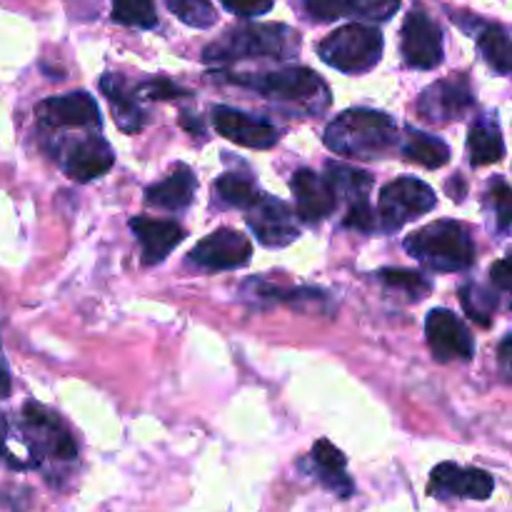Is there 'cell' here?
Wrapping results in <instances>:
<instances>
[{"mask_svg":"<svg viewBox=\"0 0 512 512\" xmlns=\"http://www.w3.org/2000/svg\"><path fill=\"white\" fill-rule=\"evenodd\" d=\"M495 490V480L488 470L460 468L455 463H440L430 473L428 493L438 500H488Z\"/></svg>","mask_w":512,"mask_h":512,"instance_id":"obj_15","label":"cell"},{"mask_svg":"<svg viewBox=\"0 0 512 512\" xmlns=\"http://www.w3.org/2000/svg\"><path fill=\"white\" fill-rule=\"evenodd\" d=\"M138 98L145 100H173V98H190V90L178 85L175 80L168 78H153V80H145L135 88Z\"/></svg>","mask_w":512,"mask_h":512,"instance_id":"obj_35","label":"cell"},{"mask_svg":"<svg viewBox=\"0 0 512 512\" xmlns=\"http://www.w3.org/2000/svg\"><path fill=\"white\" fill-rule=\"evenodd\" d=\"M0 458L15 470L35 468L33 458L28 453V445H25L23 435H20V428L10 423L5 413H0Z\"/></svg>","mask_w":512,"mask_h":512,"instance_id":"obj_28","label":"cell"},{"mask_svg":"<svg viewBox=\"0 0 512 512\" xmlns=\"http://www.w3.org/2000/svg\"><path fill=\"white\" fill-rule=\"evenodd\" d=\"M38 125L45 133L58 130H100L98 103L88 93L55 95L38 105Z\"/></svg>","mask_w":512,"mask_h":512,"instance_id":"obj_11","label":"cell"},{"mask_svg":"<svg viewBox=\"0 0 512 512\" xmlns=\"http://www.w3.org/2000/svg\"><path fill=\"white\" fill-rule=\"evenodd\" d=\"M488 205L493 208L495 223H498L500 233H508L512 223V193L510 185L503 178L493 180V188L488 193Z\"/></svg>","mask_w":512,"mask_h":512,"instance_id":"obj_33","label":"cell"},{"mask_svg":"<svg viewBox=\"0 0 512 512\" xmlns=\"http://www.w3.org/2000/svg\"><path fill=\"white\" fill-rule=\"evenodd\" d=\"M468 153L473 165H490L505 158V140L495 115H483L470 128Z\"/></svg>","mask_w":512,"mask_h":512,"instance_id":"obj_23","label":"cell"},{"mask_svg":"<svg viewBox=\"0 0 512 512\" xmlns=\"http://www.w3.org/2000/svg\"><path fill=\"white\" fill-rule=\"evenodd\" d=\"M460 303H463L465 313H468L470 320H475L478 325L488 328L493 315L498 313V293L495 290L483 288L478 283H468L460 288Z\"/></svg>","mask_w":512,"mask_h":512,"instance_id":"obj_27","label":"cell"},{"mask_svg":"<svg viewBox=\"0 0 512 512\" xmlns=\"http://www.w3.org/2000/svg\"><path fill=\"white\" fill-rule=\"evenodd\" d=\"M300 3H303L305 13L320 23H328V20L348 13V0H300Z\"/></svg>","mask_w":512,"mask_h":512,"instance_id":"obj_36","label":"cell"},{"mask_svg":"<svg viewBox=\"0 0 512 512\" xmlns=\"http://www.w3.org/2000/svg\"><path fill=\"white\" fill-rule=\"evenodd\" d=\"M250 255H253V245L238 230H215V233L205 235L193 250H190V263L198 265L200 270H210V273H220V270H235L248 265Z\"/></svg>","mask_w":512,"mask_h":512,"instance_id":"obj_13","label":"cell"},{"mask_svg":"<svg viewBox=\"0 0 512 512\" xmlns=\"http://www.w3.org/2000/svg\"><path fill=\"white\" fill-rule=\"evenodd\" d=\"M438 205V195L430 185H425L423 180L403 178L393 180L383 188L378 200V228L383 233H395L403 225H408L410 220L420 218V215L430 213V210Z\"/></svg>","mask_w":512,"mask_h":512,"instance_id":"obj_9","label":"cell"},{"mask_svg":"<svg viewBox=\"0 0 512 512\" xmlns=\"http://www.w3.org/2000/svg\"><path fill=\"white\" fill-rule=\"evenodd\" d=\"M215 193L223 200L225 205H233V208L250 210L260 198H263V190L258 188L253 175H240V173H225L215 180Z\"/></svg>","mask_w":512,"mask_h":512,"instance_id":"obj_25","label":"cell"},{"mask_svg":"<svg viewBox=\"0 0 512 512\" xmlns=\"http://www.w3.org/2000/svg\"><path fill=\"white\" fill-rule=\"evenodd\" d=\"M195 190H198V178L193 170L188 165H175L160 183L145 190V203L160 210H170V213H183L193 203Z\"/></svg>","mask_w":512,"mask_h":512,"instance_id":"obj_22","label":"cell"},{"mask_svg":"<svg viewBox=\"0 0 512 512\" xmlns=\"http://www.w3.org/2000/svg\"><path fill=\"white\" fill-rule=\"evenodd\" d=\"M245 290H250V298L253 300H268V303H285V305H298L303 300L313 303V300H325L328 295L323 290L315 288H278V285H270L265 280H250L245 285Z\"/></svg>","mask_w":512,"mask_h":512,"instance_id":"obj_29","label":"cell"},{"mask_svg":"<svg viewBox=\"0 0 512 512\" xmlns=\"http://www.w3.org/2000/svg\"><path fill=\"white\" fill-rule=\"evenodd\" d=\"M318 55L340 73L363 75L383 58V33L373 25H343L318 45Z\"/></svg>","mask_w":512,"mask_h":512,"instance_id":"obj_5","label":"cell"},{"mask_svg":"<svg viewBox=\"0 0 512 512\" xmlns=\"http://www.w3.org/2000/svg\"><path fill=\"white\" fill-rule=\"evenodd\" d=\"M405 253L435 273H463L475 265V243L458 220H435L405 238Z\"/></svg>","mask_w":512,"mask_h":512,"instance_id":"obj_4","label":"cell"},{"mask_svg":"<svg viewBox=\"0 0 512 512\" xmlns=\"http://www.w3.org/2000/svg\"><path fill=\"white\" fill-rule=\"evenodd\" d=\"M248 213L250 230L265 248H285V245L295 243L300 238V228L293 218V210L283 200L263 195Z\"/></svg>","mask_w":512,"mask_h":512,"instance_id":"obj_16","label":"cell"},{"mask_svg":"<svg viewBox=\"0 0 512 512\" xmlns=\"http://www.w3.org/2000/svg\"><path fill=\"white\" fill-rule=\"evenodd\" d=\"M290 188L295 193V210H298V218L303 223H323L338 208L323 175H315L313 170L300 168L290 180Z\"/></svg>","mask_w":512,"mask_h":512,"instance_id":"obj_20","label":"cell"},{"mask_svg":"<svg viewBox=\"0 0 512 512\" xmlns=\"http://www.w3.org/2000/svg\"><path fill=\"white\" fill-rule=\"evenodd\" d=\"M473 108V88L465 75L443 78L425 88L415 103V113L428 123H453L463 120Z\"/></svg>","mask_w":512,"mask_h":512,"instance_id":"obj_10","label":"cell"},{"mask_svg":"<svg viewBox=\"0 0 512 512\" xmlns=\"http://www.w3.org/2000/svg\"><path fill=\"white\" fill-rule=\"evenodd\" d=\"M230 13L240 15V18H255V15H265L273 8V0H220Z\"/></svg>","mask_w":512,"mask_h":512,"instance_id":"obj_37","label":"cell"},{"mask_svg":"<svg viewBox=\"0 0 512 512\" xmlns=\"http://www.w3.org/2000/svg\"><path fill=\"white\" fill-rule=\"evenodd\" d=\"M165 5L170 8V13H175L185 25H193V28H210L218 20L210 0H165Z\"/></svg>","mask_w":512,"mask_h":512,"instance_id":"obj_32","label":"cell"},{"mask_svg":"<svg viewBox=\"0 0 512 512\" xmlns=\"http://www.w3.org/2000/svg\"><path fill=\"white\" fill-rule=\"evenodd\" d=\"M380 283L390 290H398L405 298L410 300H423L425 295L433 290V283L428 278H423L415 270H403V268H385L378 273Z\"/></svg>","mask_w":512,"mask_h":512,"instance_id":"obj_30","label":"cell"},{"mask_svg":"<svg viewBox=\"0 0 512 512\" xmlns=\"http://www.w3.org/2000/svg\"><path fill=\"white\" fill-rule=\"evenodd\" d=\"M512 273H510V260L503 258L498 260V263L490 268V283H493L495 290H500V293H510L512 288Z\"/></svg>","mask_w":512,"mask_h":512,"instance_id":"obj_38","label":"cell"},{"mask_svg":"<svg viewBox=\"0 0 512 512\" xmlns=\"http://www.w3.org/2000/svg\"><path fill=\"white\" fill-rule=\"evenodd\" d=\"M100 90H103V95L108 98L110 108H113L115 123H118V128L123 130V133H140V130L148 125V113H145V108L140 105L135 88H130V85L125 83L123 75L105 73L103 78H100Z\"/></svg>","mask_w":512,"mask_h":512,"instance_id":"obj_21","label":"cell"},{"mask_svg":"<svg viewBox=\"0 0 512 512\" xmlns=\"http://www.w3.org/2000/svg\"><path fill=\"white\" fill-rule=\"evenodd\" d=\"M510 350H512V335H505L503 343L498 348V360H500V368H503L505 378H510Z\"/></svg>","mask_w":512,"mask_h":512,"instance_id":"obj_39","label":"cell"},{"mask_svg":"<svg viewBox=\"0 0 512 512\" xmlns=\"http://www.w3.org/2000/svg\"><path fill=\"white\" fill-rule=\"evenodd\" d=\"M18 428L25 445H28V453L33 458L35 468H40L45 460L70 463V460L78 458V445H75L70 430L45 405L25 403Z\"/></svg>","mask_w":512,"mask_h":512,"instance_id":"obj_6","label":"cell"},{"mask_svg":"<svg viewBox=\"0 0 512 512\" xmlns=\"http://www.w3.org/2000/svg\"><path fill=\"white\" fill-rule=\"evenodd\" d=\"M113 20L130 28H155L158 15H155L153 0H113Z\"/></svg>","mask_w":512,"mask_h":512,"instance_id":"obj_31","label":"cell"},{"mask_svg":"<svg viewBox=\"0 0 512 512\" xmlns=\"http://www.w3.org/2000/svg\"><path fill=\"white\" fill-rule=\"evenodd\" d=\"M218 78L238 88L253 90L298 115H320L330 105V90L323 78L300 65H288L268 73H218Z\"/></svg>","mask_w":512,"mask_h":512,"instance_id":"obj_1","label":"cell"},{"mask_svg":"<svg viewBox=\"0 0 512 512\" xmlns=\"http://www.w3.org/2000/svg\"><path fill=\"white\" fill-rule=\"evenodd\" d=\"M400 10V0H348V13L358 18L373 20V23H385Z\"/></svg>","mask_w":512,"mask_h":512,"instance_id":"obj_34","label":"cell"},{"mask_svg":"<svg viewBox=\"0 0 512 512\" xmlns=\"http://www.w3.org/2000/svg\"><path fill=\"white\" fill-rule=\"evenodd\" d=\"M323 180L333 193L335 205H345V228L360 230V233L378 230V215L373 213L368 200L370 190H373V175L343 163H328Z\"/></svg>","mask_w":512,"mask_h":512,"instance_id":"obj_7","label":"cell"},{"mask_svg":"<svg viewBox=\"0 0 512 512\" xmlns=\"http://www.w3.org/2000/svg\"><path fill=\"white\" fill-rule=\"evenodd\" d=\"M425 338H428L430 353L440 363H450V360L468 363L475 355L473 338H470L465 323L445 308L430 310L428 320H425Z\"/></svg>","mask_w":512,"mask_h":512,"instance_id":"obj_14","label":"cell"},{"mask_svg":"<svg viewBox=\"0 0 512 512\" xmlns=\"http://www.w3.org/2000/svg\"><path fill=\"white\" fill-rule=\"evenodd\" d=\"M10 395V370L5 363L3 348H0V398H8Z\"/></svg>","mask_w":512,"mask_h":512,"instance_id":"obj_40","label":"cell"},{"mask_svg":"<svg viewBox=\"0 0 512 512\" xmlns=\"http://www.w3.org/2000/svg\"><path fill=\"white\" fill-rule=\"evenodd\" d=\"M130 230L138 238L140 250H143L145 265H158L178 248L185 240V230L175 220H158V218H138L130 220Z\"/></svg>","mask_w":512,"mask_h":512,"instance_id":"obj_19","label":"cell"},{"mask_svg":"<svg viewBox=\"0 0 512 512\" xmlns=\"http://www.w3.org/2000/svg\"><path fill=\"white\" fill-rule=\"evenodd\" d=\"M398 150L405 160L418 163L430 170L443 168V165L450 160V148L443 143V140L415 128L405 130V138L398 143Z\"/></svg>","mask_w":512,"mask_h":512,"instance_id":"obj_24","label":"cell"},{"mask_svg":"<svg viewBox=\"0 0 512 512\" xmlns=\"http://www.w3.org/2000/svg\"><path fill=\"white\" fill-rule=\"evenodd\" d=\"M398 143V123L380 110H345L325 128V145L345 158L380 160L393 153Z\"/></svg>","mask_w":512,"mask_h":512,"instance_id":"obj_2","label":"cell"},{"mask_svg":"<svg viewBox=\"0 0 512 512\" xmlns=\"http://www.w3.org/2000/svg\"><path fill=\"white\" fill-rule=\"evenodd\" d=\"M210 118H213V128L223 138L233 140V143L243 145V148L268 150L278 143V128L273 123L253 118L248 113H240V110L228 108V105H215Z\"/></svg>","mask_w":512,"mask_h":512,"instance_id":"obj_17","label":"cell"},{"mask_svg":"<svg viewBox=\"0 0 512 512\" xmlns=\"http://www.w3.org/2000/svg\"><path fill=\"white\" fill-rule=\"evenodd\" d=\"M403 58L410 68L433 70L443 63V30L423 10H413L405 18L400 35Z\"/></svg>","mask_w":512,"mask_h":512,"instance_id":"obj_12","label":"cell"},{"mask_svg":"<svg viewBox=\"0 0 512 512\" xmlns=\"http://www.w3.org/2000/svg\"><path fill=\"white\" fill-rule=\"evenodd\" d=\"M300 35L290 30L288 25H238L220 35L215 43L205 48V63H235V60L248 58H273L288 60L298 55Z\"/></svg>","mask_w":512,"mask_h":512,"instance_id":"obj_3","label":"cell"},{"mask_svg":"<svg viewBox=\"0 0 512 512\" xmlns=\"http://www.w3.org/2000/svg\"><path fill=\"white\" fill-rule=\"evenodd\" d=\"M53 158L58 160L63 173L68 178L78 180V183H90V180L100 178L113 168V148L108 140L98 133V130H85V133L75 135V138H58L50 148Z\"/></svg>","mask_w":512,"mask_h":512,"instance_id":"obj_8","label":"cell"},{"mask_svg":"<svg viewBox=\"0 0 512 512\" xmlns=\"http://www.w3.org/2000/svg\"><path fill=\"white\" fill-rule=\"evenodd\" d=\"M300 468L338 498H350L355 493V483L348 475V460L330 440H318L308 458L300 463Z\"/></svg>","mask_w":512,"mask_h":512,"instance_id":"obj_18","label":"cell"},{"mask_svg":"<svg viewBox=\"0 0 512 512\" xmlns=\"http://www.w3.org/2000/svg\"><path fill=\"white\" fill-rule=\"evenodd\" d=\"M478 48L495 73L510 75V68H512L510 35L503 25L500 23L483 25V30L478 33Z\"/></svg>","mask_w":512,"mask_h":512,"instance_id":"obj_26","label":"cell"}]
</instances>
